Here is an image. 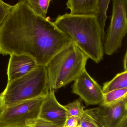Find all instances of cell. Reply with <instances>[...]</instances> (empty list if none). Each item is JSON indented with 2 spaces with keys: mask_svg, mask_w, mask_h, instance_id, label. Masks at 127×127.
<instances>
[{
  "mask_svg": "<svg viewBox=\"0 0 127 127\" xmlns=\"http://www.w3.org/2000/svg\"><path fill=\"white\" fill-rule=\"evenodd\" d=\"M72 43L50 17L37 15L26 0H19L13 5L0 26V54L25 55L38 65L46 66Z\"/></svg>",
  "mask_w": 127,
  "mask_h": 127,
  "instance_id": "obj_1",
  "label": "cell"
},
{
  "mask_svg": "<svg viewBox=\"0 0 127 127\" xmlns=\"http://www.w3.org/2000/svg\"><path fill=\"white\" fill-rule=\"evenodd\" d=\"M53 22L89 59L97 63L103 60L106 34L98 16L66 13L59 15Z\"/></svg>",
  "mask_w": 127,
  "mask_h": 127,
  "instance_id": "obj_2",
  "label": "cell"
},
{
  "mask_svg": "<svg viewBox=\"0 0 127 127\" xmlns=\"http://www.w3.org/2000/svg\"><path fill=\"white\" fill-rule=\"evenodd\" d=\"M49 90L46 66L38 65L25 75L7 82L0 93V112L21 102L45 96Z\"/></svg>",
  "mask_w": 127,
  "mask_h": 127,
  "instance_id": "obj_3",
  "label": "cell"
},
{
  "mask_svg": "<svg viewBox=\"0 0 127 127\" xmlns=\"http://www.w3.org/2000/svg\"><path fill=\"white\" fill-rule=\"evenodd\" d=\"M89 58L73 43L55 55L46 65L50 90L74 81L86 69Z\"/></svg>",
  "mask_w": 127,
  "mask_h": 127,
  "instance_id": "obj_4",
  "label": "cell"
},
{
  "mask_svg": "<svg viewBox=\"0 0 127 127\" xmlns=\"http://www.w3.org/2000/svg\"><path fill=\"white\" fill-rule=\"evenodd\" d=\"M112 6L111 21L103 46L104 53L109 56L121 48L127 32V0H113Z\"/></svg>",
  "mask_w": 127,
  "mask_h": 127,
  "instance_id": "obj_5",
  "label": "cell"
},
{
  "mask_svg": "<svg viewBox=\"0 0 127 127\" xmlns=\"http://www.w3.org/2000/svg\"><path fill=\"white\" fill-rule=\"evenodd\" d=\"M45 96L26 101L3 110L0 112V127H27L29 122L39 118Z\"/></svg>",
  "mask_w": 127,
  "mask_h": 127,
  "instance_id": "obj_6",
  "label": "cell"
},
{
  "mask_svg": "<svg viewBox=\"0 0 127 127\" xmlns=\"http://www.w3.org/2000/svg\"><path fill=\"white\" fill-rule=\"evenodd\" d=\"M100 127H127V99L85 110Z\"/></svg>",
  "mask_w": 127,
  "mask_h": 127,
  "instance_id": "obj_7",
  "label": "cell"
},
{
  "mask_svg": "<svg viewBox=\"0 0 127 127\" xmlns=\"http://www.w3.org/2000/svg\"><path fill=\"white\" fill-rule=\"evenodd\" d=\"M72 92L77 95L86 106L102 105L104 93L101 86L85 69L74 81Z\"/></svg>",
  "mask_w": 127,
  "mask_h": 127,
  "instance_id": "obj_8",
  "label": "cell"
},
{
  "mask_svg": "<svg viewBox=\"0 0 127 127\" xmlns=\"http://www.w3.org/2000/svg\"><path fill=\"white\" fill-rule=\"evenodd\" d=\"M66 118V109L57 100L54 90H50L42 104L39 118L62 127Z\"/></svg>",
  "mask_w": 127,
  "mask_h": 127,
  "instance_id": "obj_9",
  "label": "cell"
},
{
  "mask_svg": "<svg viewBox=\"0 0 127 127\" xmlns=\"http://www.w3.org/2000/svg\"><path fill=\"white\" fill-rule=\"evenodd\" d=\"M38 66L36 61L30 57L24 55H10L7 70L8 82L25 75Z\"/></svg>",
  "mask_w": 127,
  "mask_h": 127,
  "instance_id": "obj_10",
  "label": "cell"
},
{
  "mask_svg": "<svg viewBox=\"0 0 127 127\" xmlns=\"http://www.w3.org/2000/svg\"><path fill=\"white\" fill-rule=\"evenodd\" d=\"M99 0H68L66 9L71 14L98 16Z\"/></svg>",
  "mask_w": 127,
  "mask_h": 127,
  "instance_id": "obj_11",
  "label": "cell"
},
{
  "mask_svg": "<svg viewBox=\"0 0 127 127\" xmlns=\"http://www.w3.org/2000/svg\"><path fill=\"white\" fill-rule=\"evenodd\" d=\"M102 88L104 93L127 88V71L117 74L112 80L104 83Z\"/></svg>",
  "mask_w": 127,
  "mask_h": 127,
  "instance_id": "obj_12",
  "label": "cell"
},
{
  "mask_svg": "<svg viewBox=\"0 0 127 127\" xmlns=\"http://www.w3.org/2000/svg\"><path fill=\"white\" fill-rule=\"evenodd\" d=\"M127 88L119 89L104 93L102 105H109L127 98Z\"/></svg>",
  "mask_w": 127,
  "mask_h": 127,
  "instance_id": "obj_13",
  "label": "cell"
},
{
  "mask_svg": "<svg viewBox=\"0 0 127 127\" xmlns=\"http://www.w3.org/2000/svg\"><path fill=\"white\" fill-rule=\"evenodd\" d=\"M29 6L37 15L46 18L51 0H26Z\"/></svg>",
  "mask_w": 127,
  "mask_h": 127,
  "instance_id": "obj_14",
  "label": "cell"
},
{
  "mask_svg": "<svg viewBox=\"0 0 127 127\" xmlns=\"http://www.w3.org/2000/svg\"><path fill=\"white\" fill-rule=\"evenodd\" d=\"M67 112V116L81 118L84 112L83 106L80 99L64 106Z\"/></svg>",
  "mask_w": 127,
  "mask_h": 127,
  "instance_id": "obj_15",
  "label": "cell"
},
{
  "mask_svg": "<svg viewBox=\"0 0 127 127\" xmlns=\"http://www.w3.org/2000/svg\"><path fill=\"white\" fill-rule=\"evenodd\" d=\"M110 0H99L98 18L101 25L104 29L107 18V12Z\"/></svg>",
  "mask_w": 127,
  "mask_h": 127,
  "instance_id": "obj_16",
  "label": "cell"
},
{
  "mask_svg": "<svg viewBox=\"0 0 127 127\" xmlns=\"http://www.w3.org/2000/svg\"><path fill=\"white\" fill-rule=\"evenodd\" d=\"M79 127H100L92 117L84 112L79 120Z\"/></svg>",
  "mask_w": 127,
  "mask_h": 127,
  "instance_id": "obj_17",
  "label": "cell"
},
{
  "mask_svg": "<svg viewBox=\"0 0 127 127\" xmlns=\"http://www.w3.org/2000/svg\"><path fill=\"white\" fill-rule=\"evenodd\" d=\"M27 127H61L56 124L38 118L28 123Z\"/></svg>",
  "mask_w": 127,
  "mask_h": 127,
  "instance_id": "obj_18",
  "label": "cell"
},
{
  "mask_svg": "<svg viewBox=\"0 0 127 127\" xmlns=\"http://www.w3.org/2000/svg\"><path fill=\"white\" fill-rule=\"evenodd\" d=\"M12 6L0 0V26L9 13Z\"/></svg>",
  "mask_w": 127,
  "mask_h": 127,
  "instance_id": "obj_19",
  "label": "cell"
},
{
  "mask_svg": "<svg viewBox=\"0 0 127 127\" xmlns=\"http://www.w3.org/2000/svg\"><path fill=\"white\" fill-rule=\"evenodd\" d=\"M79 119L76 117L67 116L66 120L63 126L69 127H76L78 125Z\"/></svg>",
  "mask_w": 127,
  "mask_h": 127,
  "instance_id": "obj_20",
  "label": "cell"
},
{
  "mask_svg": "<svg viewBox=\"0 0 127 127\" xmlns=\"http://www.w3.org/2000/svg\"><path fill=\"white\" fill-rule=\"evenodd\" d=\"M127 51H126L125 55L124 56V71H127Z\"/></svg>",
  "mask_w": 127,
  "mask_h": 127,
  "instance_id": "obj_21",
  "label": "cell"
},
{
  "mask_svg": "<svg viewBox=\"0 0 127 127\" xmlns=\"http://www.w3.org/2000/svg\"><path fill=\"white\" fill-rule=\"evenodd\" d=\"M66 127V126H63V127Z\"/></svg>",
  "mask_w": 127,
  "mask_h": 127,
  "instance_id": "obj_22",
  "label": "cell"
},
{
  "mask_svg": "<svg viewBox=\"0 0 127 127\" xmlns=\"http://www.w3.org/2000/svg\"><path fill=\"white\" fill-rule=\"evenodd\" d=\"M78 127V126H77V127Z\"/></svg>",
  "mask_w": 127,
  "mask_h": 127,
  "instance_id": "obj_23",
  "label": "cell"
}]
</instances>
